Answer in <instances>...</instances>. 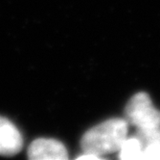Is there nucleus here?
<instances>
[{"instance_id": "1", "label": "nucleus", "mask_w": 160, "mask_h": 160, "mask_svg": "<svg viewBox=\"0 0 160 160\" xmlns=\"http://www.w3.org/2000/svg\"><path fill=\"white\" fill-rule=\"evenodd\" d=\"M128 121L114 118L101 123L82 135L81 148L82 152L93 153L98 156L117 152L128 135Z\"/></svg>"}, {"instance_id": "2", "label": "nucleus", "mask_w": 160, "mask_h": 160, "mask_svg": "<svg viewBox=\"0 0 160 160\" xmlns=\"http://www.w3.org/2000/svg\"><path fill=\"white\" fill-rule=\"evenodd\" d=\"M125 114L128 123L137 128L160 127V111L152 105L147 93H137L130 98Z\"/></svg>"}, {"instance_id": "3", "label": "nucleus", "mask_w": 160, "mask_h": 160, "mask_svg": "<svg viewBox=\"0 0 160 160\" xmlns=\"http://www.w3.org/2000/svg\"><path fill=\"white\" fill-rule=\"evenodd\" d=\"M28 157L31 160H66L68 153L62 142L55 139L39 138L30 145Z\"/></svg>"}, {"instance_id": "4", "label": "nucleus", "mask_w": 160, "mask_h": 160, "mask_svg": "<svg viewBox=\"0 0 160 160\" xmlns=\"http://www.w3.org/2000/svg\"><path fill=\"white\" fill-rule=\"evenodd\" d=\"M22 146V135L18 127L8 119L0 117V155H14L21 151Z\"/></svg>"}, {"instance_id": "5", "label": "nucleus", "mask_w": 160, "mask_h": 160, "mask_svg": "<svg viewBox=\"0 0 160 160\" xmlns=\"http://www.w3.org/2000/svg\"><path fill=\"white\" fill-rule=\"evenodd\" d=\"M142 150V145L135 136L127 137L119 150V157L122 160H141Z\"/></svg>"}, {"instance_id": "6", "label": "nucleus", "mask_w": 160, "mask_h": 160, "mask_svg": "<svg viewBox=\"0 0 160 160\" xmlns=\"http://www.w3.org/2000/svg\"><path fill=\"white\" fill-rule=\"evenodd\" d=\"M134 136L140 141L142 148L151 145H160V127L137 128Z\"/></svg>"}, {"instance_id": "7", "label": "nucleus", "mask_w": 160, "mask_h": 160, "mask_svg": "<svg viewBox=\"0 0 160 160\" xmlns=\"http://www.w3.org/2000/svg\"><path fill=\"white\" fill-rule=\"evenodd\" d=\"M141 160H160V145H151L143 148Z\"/></svg>"}, {"instance_id": "8", "label": "nucleus", "mask_w": 160, "mask_h": 160, "mask_svg": "<svg viewBox=\"0 0 160 160\" xmlns=\"http://www.w3.org/2000/svg\"><path fill=\"white\" fill-rule=\"evenodd\" d=\"M104 157L98 156L96 154L93 153H86V152H82V155L77 156V159H103Z\"/></svg>"}]
</instances>
